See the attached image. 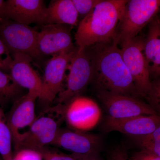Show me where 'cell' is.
I'll use <instances>...</instances> for the list:
<instances>
[{
  "label": "cell",
  "mask_w": 160,
  "mask_h": 160,
  "mask_svg": "<svg viewBox=\"0 0 160 160\" xmlns=\"http://www.w3.org/2000/svg\"><path fill=\"white\" fill-rule=\"evenodd\" d=\"M107 117L120 119L139 116L158 115L149 104L128 95L98 92Z\"/></svg>",
  "instance_id": "9c48e42d"
},
{
  "label": "cell",
  "mask_w": 160,
  "mask_h": 160,
  "mask_svg": "<svg viewBox=\"0 0 160 160\" xmlns=\"http://www.w3.org/2000/svg\"><path fill=\"white\" fill-rule=\"evenodd\" d=\"M146 98L149 106L160 116V78L152 82L151 89Z\"/></svg>",
  "instance_id": "7402d4cb"
},
{
  "label": "cell",
  "mask_w": 160,
  "mask_h": 160,
  "mask_svg": "<svg viewBox=\"0 0 160 160\" xmlns=\"http://www.w3.org/2000/svg\"><path fill=\"white\" fill-rule=\"evenodd\" d=\"M79 23L78 13L72 0H54L50 2L47 8L46 25L76 26Z\"/></svg>",
  "instance_id": "ac0fdd59"
},
{
  "label": "cell",
  "mask_w": 160,
  "mask_h": 160,
  "mask_svg": "<svg viewBox=\"0 0 160 160\" xmlns=\"http://www.w3.org/2000/svg\"><path fill=\"white\" fill-rule=\"evenodd\" d=\"M51 145L80 156L99 153L102 148V138L98 135L70 130H59Z\"/></svg>",
  "instance_id": "4fadbf2b"
},
{
  "label": "cell",
  "mask_w": 160,
  "mask_h": 160,
  "mask_svg": "<svg viewBox=\"0 0 160 160\" xmlns=\"http://www.w3.org/2000/svg\"><path fill=\"white\" fill-rule=\"evenodd\" d=\"M38 98L39 94L37 92L28 91L15 101L6 117L14 146L21 135V130L31 126L36 118L35 107Z\"/></svg>",
  "instance_id": "9a60e30c"
},
{
  "label": "cell",
  "mask_w": 160,
  "mask_h": 160,
  "mask_svg": "<svg viewBox=\"0 0 160 160\" xmlns=\"http://www.w3.org/2000/svg\"><path fill=\"white\" fill-rule=\"evenodd\" d=\"M130 160H160V158L144 149L136 152L129 158Z\"/></svg>",
  "instance_id": "484cf974"
},
{
  "label": "cell",
  "mask_w": 160,
  "mask_h": 160,
  "mask_svg": "<svg viewBox=\"0 0 160 160\" xmlns=\"http://www.w3.org/2000/svg\"><path fill=\"white\" fill-rule=\"evenodd\" d=\"M76 49L52 56L48 61L44 70L40 100L51 102L62 91L66 72Z\"/></svg>",
  "instance_id": "8fae6325"
},
{
  "label": "cell",
  "mask_w": 160,
  "mask_h": 160,
  "mask_svg": "<svg viewBox=\"0 0 160 160\" xmlns=\"http://www.w3.org/2000/svg\"><path fill=\"white\" fill-rule=\"evenodd\" d=\"M12 137L7 118L0 106V155L3 160H12Z\"/></svg>",
  "instance_id": "d6986e66"
},
{
  "label": "cell",
  "mask_w": 160,
  "mask_h": 160,
  "mask_svg": "<svg viewBox=\"0 0 160 160\" xmlns=\"http://www.w3.org/2000/svg\"><path fill=\"white\" fill-rule=\"evenodd\" d=\"M138 145L142 149L150 152L160 158V142L141 143Z\"/></svg>",
  "instance_id": "83f0119b"
},
{
  "label": "cell",
  "mask_w": 160,
  "mask_h": 160,
  "mask_svg": "<svg viewBox=\"0 0 160 160\" xmlns=\"http://www.w3.org/2000/svg\"><path fill=\"white\" fill-rule=\"evenodd\" d=\"M101 0H72L75 7L83 18L87 15L99 2ZM82 18V19H83Z\"/></svg>",
  "instance_id": "603a6c76"
},
{
  "label": "cell",
  "mask_w": 160,
  "mask_h": 160,
  "mask_svg": "<svg viewBox=\"0 0 160 160\" xmlns=\"http://www.w3.org/2000/svg\"><path fill=\"white\" fill-rule=\"evenodd\" d=\"M107 160H130V159L125 149L118 147L110 152Z\"/></svg>",
  "instance_id": "4316f807"
},
{
  "label": "cell",
  "mask_w": 160,
  "mask_h": 160,
  "mask_svg": "<svg viewBox=\"0 0 160 160\" xmlns=\"http://www.w3.org/2000/svg\"><path fill=\"white\" fill-rule=\"evenodd\" d=\"M12 55L6 71L9 72V74L18 86L28 91L37 92L39 98L42 79L32 66V59L22 53H15Z\"/></svg>",
  "instance_id": "2e32d148"
},
{
  "label": "cell",
  "mask_w": 160,
  "mask_h": 160,
  "mask_svg": "<svg viewBox=\"0 0 160 160\" xmlns=\"http://www.w3.org/2000/svg\"><path fill=\"white\" fill-rule=\"evenodd\" d=\"M66 105L58 103L36 118L29 129L20 135L14 145L16 151L28 149L39 152L51 145L59 130L60 124L65 120Z\"/></svg>",
  "instance_id": "3957f363"
},
{
  "label": "cell",
  "mask_w": 160,
  "mask_h": 160,
  "mask_svg": "<svg viewBox=\"0 0 160 160\" xmlns=\"http://www.w3.org/2000/svg\"><path fill=\"white\" fill-rule=\"evenodd\" d=\"M12 160H43L38 152L31 149H21L16 152Z\"/></svg>",
  "instance_id": "cb8c5ba5"
},
{
  "label": "cell",
  "mask_w": 160,
  "mask_h": 160,
  "mask_svg": "<svg viewBox=\"0 0 160 160\" xmlns=\"http://www.w3.org/2000/svg\"><path fill=\"white\" fill-rule=\"evenodd\" d=\"M38 48L40 55H57L74 50L71 28L67 25H44L38 36Z\"/></svg>",
  "instance_id": "7c38bea8"
},
{
  "label": "cell",
  "mask_w": 160,
  "mask_h": 160,
  "mask_svg": "<svg viewBox=\"0 0 160 160\" xmlns=\"http://www.w3.org/2000/svg\"><path fill=\"white\" fill-rule=\"evenodd\" d=\"M80 157L81 160H102L100 158L99 153L89 155L80 156Z\"/></svg>",
  "instance_id": "f546056e"
},
{
  "label": "cell",
  "mask_w": 160,
  "mask_h": 160,
  "mask_svg": "<svg viewBox=\"0 0 160 160\" xmlns=\"http://www.w3.org/2000/svg\"><path fill=\"white\" fill-rule=\"evenodd\" d=\"M66 105L65 120L73 130L85 132L93 129L99 123L102 110L94 100L80 95Z\"/></svg>",
  "instance_id": "ba28073f"
},
{
  "label": "cell",
  "mask_w": 160,
  "mask_h": 160,
  "mask_svg": "<svg viewBox=\"0 0 160 160\" xmlns=\"http://www.w3.org/2000/svg\"><path fill=\"white\" fill-rule=\"evenodd\" d=\"M47 8L42 0H7L0 9V18L29 26L46 25Z\"/></svg>",
  "instance_id": "30bf717a"
},
{
  "label": "cell",
  "mask_w": 160,
  "mask_h": 160,
  "mask_svg": "<svg viewBox=\"0 0 160 160\" xmlns=\"http://www.w3.org/2000/svg\"><path fill=\"white\" fill-rule=\"evenodd\" d=\"M144 39V52L150 77L160 78V18L156 16L150 23Z\"/></svg>",
  "instance_id": "e0dca14e"
},
{
  "label": "cell",
  "mask_w": 160,
  "mask_h": 160,
  "mask_svg": "<svg viewBox=\"0 0 160 160\" xmlns=\"http://www.w3.org/2000/svg\"><path fill=\"white\" fill-rule=\"evenodd\" d=\"M68 69L66 86L58 96V103L65 105L73 98L81 95L92 81V60L88 47L77 49Z\"/></svg>",
  "instance_id": "5b68a950"
},
{
  "label": "cell",
  "mask_w": 160,
  "mask_h": 160,
  "mask_svg": "<svg viewBox=\"0 0 160 160\" xmlns=\"http://www.w3.org/2000/svg\"><path fill=\"white\" fill-rule=\"evenodd\" d=\"M39 153L42 156L43 160H81L79 155L66 154L47 146L41 149Z\"/></svg>",
  "instance_id": "44dd1931"
},
{
  "label": "cell",
  "mask_w": 160,
  "mask_h": 160,
  "mask_svg": "<svg viewBox=\"0 0 160 160\" xmlns=\"http://www.w3.org/2000/svg\"><path fill=\"white\" fill-rule=\"evenodd\" d=\"M138 144L141 143L160 142V126L150 134L138 138L134 139Z\"/></svg>",
  "instance_id": "d4e9b609"
},
{
  "label": "cell",
  "mask_w": 160,
  "mask_h": 160,
  "mask_svg": "<svg viewBox=\"0 0 160 160\" xmlns=\"http://www.w3.org/2000/svg\"><path fill=\"white\" fill-rule=\"evenodd\" d=\"M160 11V0L128 1L114 42L119 44L137 37Z\"/></svg>",
  "instance_id": "277c9868"
},
{
  "label": "cell",
  "mask_w": 160,
  "mask_h": 160,
  "mask_svg": "<svg viewBox=\"0 0 160 160\" xmlns=\"http://www.w3.org/2000/svg\"><path fill=\"white\" fill-rule=\"evenodd\" d=\"M3 56H5L6 57L11 56L9 50L7 49L3 41L0 38V68L1 69H2L5 62L8 59H6V60L2 58Z\"/></svg>",
  "instance_id": "f1b7e54d"
},
{
  "label": "cell",
  "mask_w": 160,
  "mask_h": 160,
  "mask_svg": "<svg viewBox=\"0 0 160 160\" xmlns=\"http://www.w3.org/2000/svg\"><path fill=\"white\" fill-rule=\"evenodd\" d=\"M160 126V116H139L127 118H111L106 116L102 125L106 132H118L133 138L148 135Z\"/></svg>",
  "instance_id": "5bb4252c"
},
{
  "label": "cell",
  "mask_w": 160,
  "mask_h": 160,
  "mask_svg": "<svg viewBox=\"0 0 160 160\" xmlns=\"http://www.w3.org/2000/svg\"><path fill=\"white\" fill-rule=\"evenodd\" d=\"M0 20V38L12 55L22 53L32 59L39 57L38 31L28 25L6 19Z\"/></svg>",
  "instance_id": "52a82bcc"
},
{
  "label": "cell",
  "mask_w": 160,
  "mask_h": 160,
  "mask_svg": "<svg viewBox=\"0 0 160 160\" xmlns=\"http://www.w3.org/2000/svg\"><path fill=\"white\" fill-rule=\"evenodd\" d=\"M117 43L92 46V81L98 92L138 96Z\"/></svg>",
  "instance_id": "6da1fadb"
},
{
  "label": "cell",
  "mask_w": 160,
  "mask_h": 160,
  "mask_svg": "<svg viewBox=\"0 0 160 160\" xmlns=\"http://www.w3.org/2000/svg\"><path fill=\"white\" fill-rule=\"evenodd\" d=\"M120 44L123 60L131 74L138 96L146 98L151 89L152 82L144 52V39L137 36Z\"/></svg>",
  "instance_id": "8992f818"
},
{
  "label": "cell",
  "mask_w": 160,
  "mask_h": 160,
  "mask_svg": "<svg viewBox=\"0 0 160 160\" xmlns=\"http://www.w3.org/2000/svg\"><path fill=\"white\" fill-rule=\"evenodd\" d=\"M128 1H100L79 23L75 35L78 48H88L114 41Z\"/></svg>",
  "instance_id": "7a4b0ae2"
},
{
  "label": "cell",
  "mask_w": 160,
  "mask_h": 160,
  "mask_svg": "<svg viewBox=\"0 0 160 160\" xmlns=\"http://www.w3.org/2000/svg\"><path fill=\"white\" fill-rule=\"evenodd\" d=\"M21 88L9 73L0 68V104L17 97L21 92Z\"/></svg>",
  "instance_id": "ffe728a7"
}]
</instances>
